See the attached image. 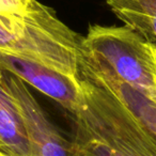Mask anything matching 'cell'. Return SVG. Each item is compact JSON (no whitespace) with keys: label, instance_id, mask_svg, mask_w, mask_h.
<instances>
[{"label":"cell","instance_id":"6da1fadb","mask_svg":"<svg viewBox=\"0 0 156 156\" xmlns=\"http://www.w3.org/2000/svg\"><path fill=\"white\" fill-rule=\"evenodd\" d=\"M71 156H156V138L111 92L79 78Z\"/></svg>","mask_w":156,"mask_h":156},{"label":"cell","instance_id":"7a4b0ae2","mask_svg":"<svg viewBox=\"0 0 156 156\" xmlns=\"http://www.w3.org/2000/svg\"><path fill=\"white\" fill-rule=\"evenodd\" d=\"M81 37L37 0L0 14V50L18 55L73 78H79Z\"/></svg>","mask_w":156,"mask_h":156},{"label":"cell","instance_id":"3957f363","mask_svg":"<svg viewBox=\"0 0 156 156\" xmlns=\"http://www.w3.org/2000/svg\"><path fill=\"white\" fill-rule=\"evenodd\" d=\"M79 58L100 67L156 103L152 45L128 27L93 25L81 40Z\"/></svg>","mask_w":156,"mask_h":156},{"label":"cell","instance_id":"277c9868","mask_svg":"<svg viewBox=\"0 0 156 156\" xmlns=\"http://www.w3.org/2000/svg\"><path fill=\"white\" fill-rule=\"evenodd\" d=\"M2 76L22 115L30 143L31 156H71V142L61 136L26 83L7 72H2ZM0 156L5 155L0 153Z\"/></svg>","mask_w":156,"mask_h":156},{"label":"cell","instance_id":"5b68a950","mask_svg":"<svg viewBox=\"0 0 156 156\" xmlns=\"http://www.w3.org/2000/svg\"><path fill=\"white\" fill-rule=\"evenodd\" d=\"M0 71L20 78L41 93L49 96L72 115L77 112L83 101L79 78H73L39 62L0 50Z\"/></svg>","mask_w":156,"mask_h":156},{"label":"cell","instance_id":"8992f818","mask_svg":"<svg viewBox=\"0 0 156 156\" xmlns=\"http://www.w3.org/2000/svg\"><path fill=\"white\" fill-rule=\"evenodd\" d=\"M0 153L5 156H31L26 128L17 105L0 71Z\"/></svg>","mask_w":156,"mask_h":156},{"label":"cell","instance_id":"52a82bcc","mask_svg":"<svg viewBox=\"0 0 156 156\" xmlns=\"http://www.w3.org/2000/svg\"><path fill=\"white\" fill-rule=\"evenodd\" d=\"M106 3L126 27L156 45V0H106Z\"/></svg>","mask_w":156,"mask_h":156},{"label":"cell","instance_id":"ba28073f","mask_svg":"<svg viewBox=\"0 0 156 156\" xmlns=\"http://www.w3.org/2000/svg\"><path fill=\"white\" fill-rule=\"evenodd\" d=\"M111 92L156 138V103L134 88L120 81L113 83Z\"/></svg>","mask_w":156,"mask_h":156},{"label":"cell","instance_id":"9c48e42d","mask_svg":"<svg viewBox=\"0 0 156 156\" xmlns=\"http://www.w3.org/2000/svg\"><path fill=\"white\" fill-rule=\"evenodd\" d=\"M151 45H152V44H151ZM152 50H153L154 60H155V64H156V45H152Z\"/></svg>","mask_w":156,"mask_h":156}]
</instances>
